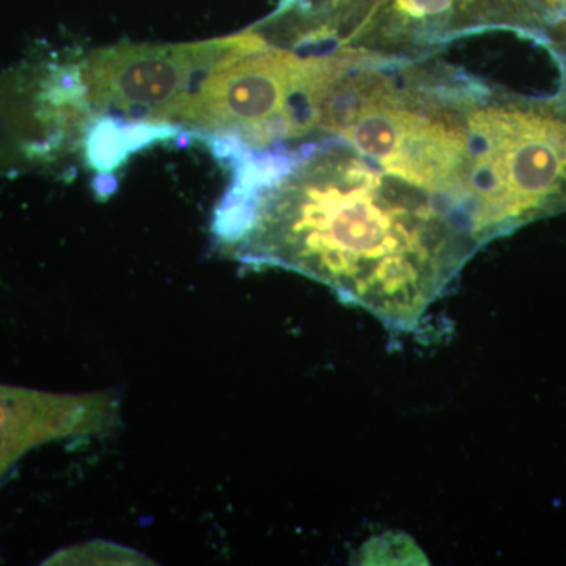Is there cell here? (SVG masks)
<instances>
[{
  "label": "cell",
  "mask_w": 566,
  "mask_h": 566,
  "mask_svg": "<svg viewBox=\"0 0 566 566\" xmlns=\"http://www.w3.org/2000/svg\"><path fill=\"white\" fill-rule=\"evenodd\" d=\"M474 2V0H392L390 3V29H397V35H403L409 29H428L436 24L439 29L453 17L458 3Z\"/></svg>",
  "instance_id": "cell-5"
},
{
  "label": "cell",
  "mask_w": 566,
  "mask_h": 566,
  "mask_svg": "<svg viewBox=\"0 0 566 566\" xmlns=\"http://www.w3.org/2000/svg\"><path fill=\"white\" fill-rule=\"evenodd\" d=\"M370 55L353 48L304 55L264 48L211 74L175 126L227 142L229 155L307 136L322 128L338 82Z\"/></svg>",
  "instance_id": "cell-2"
},
{
  "label": "cell",
  "mask_w": 566,
  "mask_h": 566,
  "mask_svg": "<svg viewBox=\"0 0 566 566\" xmlns=\"http://www.w3.org/2000/svg\"><path fill=\"white\" fill-rule=\"evenodd\" d=\"M264 169L268 180L241 177L218 208L219 244L307 275L392 329H415L479 248L446 205L352 145Z\"/></svg>",
  "instance_id": "cell-1"
},
{
  "label": "cell",
  "mask_w": 566,
  "mask_h": 566,
  "mask_svg": "<svg viewBox=\"0 0 566 566\" xmlns=\"http://www.w3.org/2000/svg\"><path fill=\"white\" fill-rule=\"evenodd\" d=\"M334 2H338V0H334Z\"/></svg>",
  "instance_id": "cell-6"
},
{
  "label": "cell",
  "mask_w": 566,
  "mask_h": 566,
  "mask_svg": "<svg viewBox=\"0 0 566 566\" xmlns=\"http://www.w3.org/2000/svg\"><path fill=\"white\" fill-rule=\"evenodd\" d=\"M117 409L103 395H52L0 386V474L32 447L111 427Z\"/></svg>",
  "instance_id": "cell-4"
},
{
  "label": "cell",
  "mask_w": 566,
  "mask_h": 566,
  "mask_svg": "<svg viewBox=\"0 0 566 566\" xmlns=\"http://www.w3.org/2000/svg\"><path fill=\"white\" fill-rule=\"evenodd\" d=\"M266 48L256 33L185 44H118L85 55L80 77L88 106L112 125L174 129L216 71Z\"/></svg>",
  "instance_id": "cell-3"
}]
</instances>
